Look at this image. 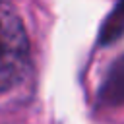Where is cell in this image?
<instances>
[{
    "label": "cell",
    "instance_id": "3",
    "mask_svg": "<svg viewBox=\"0 0 124 124\" xmlns=\"http://www.w3.org/2000/svg\"><path fill=\"white\" fill-rule=\"evenodd\" d=\"M124 33V0H118L114 10L105 19L101 31H99V45H110L116 39H120Z\"/></svg>",
    "mask_w": 124,
    "mask_h": 124
},
{
    "label": "cell",
    "instance_id": "2",
    "mask_svg": "<svg viewBox=\"0 0 124 124\" xmlns=\"http://www.w3.org/2000/svg\"><path fill=\"white\" fill-rule=\"evenodd\" d=\"M97 99L99 105L107 108L124 107V54L118 56L107 70Z\"/></svg>",
    "mask_w": 124,
    "mask_h": 124
},
{
    "label": "cell",
    "instance_id": "1",
    "mask_svg": "<svg viewBox=\"0 0 124 124\" xmlns=\"http://www.w3.org/2000/svg\"><path fill=\"white\" fill-rule=\"evenodd\" d=\"M29 70V39L17 12L0 0V93L17 85Z\"/></svg>",
    "mask_w": 124,
    "mask_h": 124
}]
</instances>
